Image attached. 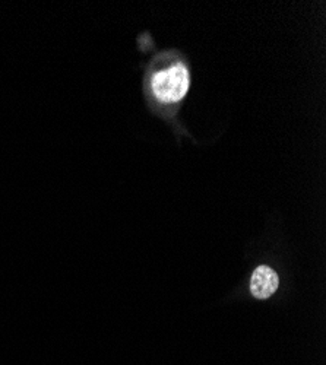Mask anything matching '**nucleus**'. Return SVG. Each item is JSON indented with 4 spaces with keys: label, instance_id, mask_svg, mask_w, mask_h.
I'll list each match as a JSON object with an SVG mask.
<instances>
[{
    "label": "nucleus",
    "instance_id": "1",
    "mask_svg": "<svg viewBox=\"0 0 326 365\" xmlns=\"http://www.w3.org/2000/svg\"><path fill=\"white\" fill-rule=\"evenodd\" d=\"M153 91L163 103L180 101L189 91L190 78L185 65L177 63L167 71L157 72L153 76Z\"/></svg>",
    "mask_w": 326,
    "mask_h": 365
},
{
    "label": "nucleus",
    "instance_id": "2",
    "mask_svg": "<svg viewBox=\"0 0 326 365\" xmlns=\"http://www.w3.org/2000/svg\"><path fill=\"white\" fill-rule=\"evenodd\" d=\"M278 288V275L277 272L268 266H259L255 269L252 281H250V291L255 298L265 299L270 298Z\"/></svg>",
    "mask_w": 326,
    "mask_h": 365
}]
</instances>
